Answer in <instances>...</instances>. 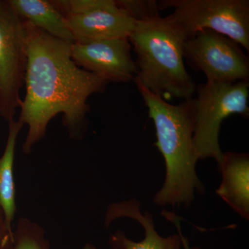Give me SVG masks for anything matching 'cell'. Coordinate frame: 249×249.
Here are the masks:
<instances>
[{"instance_id": "6da1fadb", "label": "cell", "mask_w": 249, "mask_h": 249, "mask_svg": "<svg viewBox=\"0 0 249 249\" xmlns=\"http://www.w3.org/2000/svg\"><path fill=\"white\" fill-rule=\"evenodd\" d=\"M24 23L27 33L24 76L27 92L19 106V121L28 126L22 150L29 154L45 137L49 123L59 114H63L62 123L70 137L79 139L86 128L88 98L103 92L108 83L75 63L71 43Z\"/></svg>"}, {"instance_id": "7a4b0ae2", "label": "cell", "mask_w": 249, "mask_h": 249, "mask_svg": "<svg viewBox=\"0 0 249 249\" xmlns=\"http://www.w3.org/2000/svg\"><path fill=\"white\" fill-rule=\"evenodd\" d=\"M134 82L155 124V145L165 160L164 183L154 196V203L160 206H188L196 191H204L196 173L198 158L193 143L194 100L170 104L138 80Z\"/></svg>"}, {"instance_id": "3957f363", "label": "cell", "mask_w": 249, "mask_h": 249, "mask_svg": "<svg viewBox=\"0 0 249 249\" xmlns=\"http://www.w3.org/2000/svg\"><path fill=\"white\" fill-rule=\"evenodd\" d=\"M128 40L137 55L134 79L164 101L193 98L196 85L185 67L186 36L176 24L160 14L136 20Z\"/></svg>"}, {"instance_id": "277c9868", "label": "cell", "mask_w": 249, "mask_h": 249, "mask_svg": "<svg viewBox=\"0 0 249 249\" xmlns=\"http://www.w3.org/2000/svg\"><path fill=\"white\" fill-rule=\"evenodd\" d=\"M196 91L193 143L196 157L214 159L219 166L224 153L219 142L221 124L233 114L249 117V82H206L196 86Z\"/></svg>"}, {"instance_id": "5b68a950", "label": "cell", "mask_w": 249, "mask_h": 249, "mask_svg": "<svg viewBox=\"0 0 249 249\" xmlns=\"http://www.w3.org/2000/svg\"><path fill=\"white\" fill-rule=\"evenodd\" d=\"M160 11L172 9L167 16L191 38L208 29L227 36L249 52V0H160Z\"/></svg>"}, {"instance_id": "8992f818", "label": "cell", "mask_w": 249, "mask_h": 249, "mask_svg": "<svg viewBox=\"0 0 249 249\" xmlns=\"http://www.w3.org/2000/svg\"><path fill=\"white\" fill-rule=\"evenodd\" d=\"M27 65L25 23L7 1H0V115L14 120Z\"/></svg>"}, {"instance_id": "52a82bcc", "label": "cell", "mask_w": 249, "mask_h": 249, "mask_svg": "<svg viewBox=\"0 0 249 249\" xmlns=\"http://www.w3.org/2000/svg\"><path fill=\"white\" fill-rule=\"evenodd\" d=\"M183 58L195 71L204 73L206 82L249 81V57L238 43L215 31L205 29L187 39Z\"/></svg>"}, {"instance_id": "ba28073f", "label": "cell", "mask_w": 249, "mask_h": 249, "mask_svg": "<svg viewBox=\"0 0 249 249\" xmlns=\"http://www.w3.org/2000/svg\"><path fill=\"white\" fill-rule=\"evenodd\" d=\"M72 60L78 67L107 83H128L137 76L135 61L127 37L71 45Z\"/></svg>"}, {"instance_id": "9c48e42d", "label": "cell", "mask_w": 249, "mask_h": 249, "mask_svg": "<svg viewBox=\"0 0 249 249\" xmlns=\"http://www.w3.org/2000/svg\"><path fill=\"white\" fill-rule=\"evenodd\" d=\"M74 42L88 44L116 38H128L136 19L119 6L88 14L65 16Z\"/></svg>"}, {"instance_id": "30bf717a", "label": "cell", "mask_w": 249, "mask_h": 249, "mask_svg": "<svg viewBox=\"0 0 249 249\" xmlns=\"http://www.w3.org/2000/svg\"><path fill=\"white\" fill-rule=\"evenodd\" d=\"M129 217L137 221L143 228L145 237L140 242H134L127 237L122 231H116L109 237V244L114 249H181V237L178 234L162 237L155 229L152 214L142 213L141 204L132 199L122 202L114 203L108 207L106 217V225L109 226L116 218Z\"/></svg>"}, {"instance_id": "8fae6325", "label": "cell", "mask_w": 249, "mask_h": 249, "mask_svg": "<svg viewBox=\"0 0 249 249\" xmlns=\"http://www.w3.org/2000/svg\"><path fill=\"white\" fill-rule=\"evenodd\" d=\"M218 169L222 182L216 193L239 215L249 219V155L246 152L223 153Z\"/></svg>"}, {"instance_id": "7c38bea8", "label": "cell", "mask_w": 249, "mask_h": 249, "mask_svg": "<svg viewBox=\"0 0 249 249\" xmlns=\"http://www.w3.org/2000/svg\"><path fill=\"white\" fill-rule=\"evenodd\" d=\"M11 7L23 20L60 40L73 43L65 17L54 4L46 0H10Z\"/></svg>"}, {"instance_id": "4fadbf2b", "label": "cell", "mask_w": 249, "mask_h": 249, "mask_svg": "<svg viewBox=\"0 0 249 249\" xmlns=\"http://www.w3.org/2000/svg\"><path fill=\"white\" fill-rule=\"evenodd\" d=\"M24 124L21 121L9 122V134L5 150L0 157V209L4 214L8 230L13 234L12 223L16 212V186L14 165L16 142Z\"/></svg>"}, {"instance_id": "5bb4252c", "label": "cell", "mask_w": 249, "mask_h": 249, "mask_svg": "<svg viewBox=\"0 0 249 249\" xmlns=\"http://www.w3.org/2000/svg\"><path fill=\"white\" fill-rule=\"evenodd\" d=\"M5 249H51V246L43 228L28 218L22 217Z\"/></svg>"}, {"instance_id": "9a60e30c", "label": "cell", "mask_w": 249, "mask_h": 249, "mask_svg": "<svg viewBox=\"0 0 249 249\" xmlns=\"http://www.w3.org/2000/svg\"><path fill=\"white\" fill-rule=\"evenodd\" d=\"M64 16L88 14L101 9H114L118 4L114 0H63L53 1Z\"/></svg>"}, {"instance_id": "2e32d148", "label": "cell", "mask_w": 249, "mask_h": 249, "mask_svg": "<svg viewBox=\"0 0 249 249\" xmlns=\"http://www.w3.org/2000/svg\"><path fill=\"white\" fill-rule=\"evenodd\" d=\"M118 6L125 10L136 20L160 14L157 1L155 0H120L116 1Z\"/></svg>"}, {"instance_id": "e0dca14e", "label": "cell", "mask_w": 249, "mask_h": 249, "mask_svg": "<svg viewBox=\"0 0 249 249\" xmlns=\"http://www.w3.org/2000/svg\"><path fill=\"white\" fill-rule=\"evenodd\" d=\"M162 214L176 227L178 235L181 237V245H182L183 249H201L199 247H191L190 245L189 240H188L187 237L183 235L181 230V224H180L181 220H180V217L178 216L173 213L169 212V211H165V210L162 211Z\"/></svg>"}, {"instance_id": "ac0fdd59", "label": "cell", "mask_w": 249, "mask_h": 249, "mask_svg": "<svg viewBox=\"0 0 249 249\" xmlns=\"http://www.w3.org/2000/svg\"><path fill=\"white\" fill-rule=\"evenodd\" d=\"M13 239V234L8 230L5 222L4 216L0 209V249H5Z\"/></svg>"}, {"instance_id": "d6986e66", "label": "cell", "mask_w": 249, "mask_h": 249, "mask_svg": "<svg viewBox=\"0 0 249 249\" xmlns=\"http://www.w3.org/2000/svg\"><path fill=\"white\" fill-rule=\"evenodd\" d=\"M82 249H99L97 247H95L92 244L87 243L85 244L84 247Z\"/></svg>"}]
</instances>
